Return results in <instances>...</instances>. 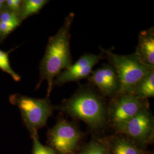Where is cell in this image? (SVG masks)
Returning <instances> with one entry per match:
<instances>
[{
    "label": "cell",
    "mask_w": 154,
    "mask_h": 154,
    "mask_svg": "<svg viewBox=\"0 0 154 154\" xmlns=\"http://www.w3.org/2000/svg\"><path fill=\"white\" fill-rule=\"evenodd\" d=\"M107 107L105 97L93 86H81L57 109L74 119L82 121L92 132H97L109 126Z\"/></svg>",
    "instance_id": "cell-1"
},
{
    "label": "cell",
    "mask_w": 154,
    "mask_h": 154,
    "mask_svg": "<svg viewBox=\"0 0 154 154\" xmlns=\"http://www.w3.org/2000/svg\"><path fill=\"white\" fill-rule=\"evenodd\" d=\"M74 17L73 13H69L58 32L50 38L40 64V81L37 87L45 80L48 83V97L53 88L55 78L72 63L70 50V30Z\"/></svg>",
    "instance_id": "cell-2"
},
{
    "label": "cell",
    "mask_w": 154,
    "mask_h": 154,
    "mask_svg": "<svg viewBox=\"0 0 154 154\" xmlns=\"http://www.w3.org/2000/svg\"><path fill=\"white\" fill-rule=\"evenodd\" d=\"M100 49L103 58L114 67L118 77L120 88L118 95L133 93L138 82L154 70V66L143 63L135 52L129 55H120L114 53L112 48Z\"/></svg>",
    "instance_id": "cell-3"
},
{
    "label": "cell",
    "mask_w": 154,
    "mask_h": 154,
    "mask_svg": "<svg viewBox=\"0 0 154 154\" xmlns=\"http://www.w3.org/2000/svg\"><path fill=\"white\" fill-rule=\"evenodd\" d=\"M83 137L75 122L69 121L60 115L48 133L50 147L56 154H77L83 146Z\"/></svg>",
    "instance_id": "cell-4"
},
{
    "label": "cell",
    "mask_w": 154,
    "mask_h": 154,
    "mask_svg": "<svg viewBox=\"0 0 154 154\" xmlns=\"http://www.w3.org/2000/svg\"><path fill=\"white\" fill-rule=\"evenodd\" d=\"M15 99L32 137L38 138V130L46 125L53 113V107L50 100L48 97L40 99L26 96H21Z\"/></svg>",
    "instance_id": "cell-5"
},
{
    "label": "cell",
    "mask_w": 154,
    "mask_h": 154,
    "mask_svg": "<svg viewBox=\"0 0 154 154\" xmlns=\"http://www.w3.org/2000/svg\"><path fill=\"white\" fill-rule=\"evenodd\" d=\"M149 107L148 99H140L132 94L113 97L107 107L109 126L115 130L139 112Z\"/></svg>",
    "instance_id": "cell-6"
},
{
    "label": "cell",
    "mask_w": 154,
    "mask_h": 154,
    "mask_svg": "<svg viewBox=\"0 0 154 154\" xmlns=\"http://www.w3.org/2000/svg\"><path fill=\"white\" fill-rule=\"evenodd\" d=\"M130 138L139 148L145 149L154 143V118L149 108L139 112L115 130Z\"/></svg>",
    "instance_id": "cell-7"
},
{
    "label": "cell",
    "mask_w": 154,
    "mask_h": 154,
    "mask_svg": "<svg viewBox=\"0 0 154 154\" xmlns=\"http://www.w3.org/2000/svg\"><path fill=\"white\" fill-rule=\"evenodd\" d=\"M103 58L101 52L99 54H84L74 63H72L71 66L62 71L56 77L53 82V87L87 78L93 71L94 66Z\"/></svg>",
    "instance_id": "cell-8"
},
{
    "label": "cell",
    "mask_w": 154,
    "mask_h": 154,
    "mask_svg": "<svg viewBox=\"0 0 154 154\" xmlns=\"http://www.w3.org/2000/svg\"><path fill=\"white\" fill-rule=\"evenodd\" d=\"M89 83L103 97H115L119 93L120 85L116 72L110 63H104L92 71L87 78Z\"/></svg>",
    "instance_id": "cell-9"
},
{
    "label": "cell",
    "mask_w": 154,
    "mask_h": 154,
    "mask_svg": "<svg viewBox=\"0 0 154 154\" xmlns=\"http://www.w3.org/2000/svg\"><path fill=\"white\" fill-rule=\"evenodd\" d=\"M108 154H148L149 151L139 148L126 136L116 133L106 137Z\"/></svg>",
    "instance_id": "cell-10"
},
{
    "label": "cell",
    "mask_w": 154,
    "mask_h": 154,
    "mask_svg": "<svg viewBox=\"0 0 154 154\" xmlns=\"http://www.w3.org/2000/svg\"><path fill=\"white\" fill-rule=\"evenodd\" d=\"M135 52L143 63L154 66V27L139 33L138 45Z\"/></svg>",
    "instance_id": "cell-11"
},
{
    "label": "cell",
    "mask_w": 154,
    "mask_h": 154,
    "mask_svg": "<svg viewBox=\"0 0 154 154\" xmlns=\"http://www.w3.org/2000/svg\"><path fill=\"white\" fill-rule=\"evenodd\" d=\"M132 94L139 98L148 99L154 97V70L143 77L137 84Z\"/></svg>",
    "instance_id": "cell-12"
},
{
    "label": "cell",
    "mask_w": 154,
    "mask_h": 154,
    "mask_svg": "<svg viewBox=\"0 0 154 154\" xmlns=\"http://www.w3.org/2000/svg\"><path fill=\"white\" fill-rule=\"evenodd\" d=\"M77 154H108L106 137L94 138L83 144Z\"/></svg>",
    "instance_id": "cell-13"
},
{
    "label": "cell",
    "mask_w": 154,
    "mask_h": 154,
    "mask_svg": "<svg viewBox=\"0 0 154 154\" xmlns=\"http://www.w3.org/2000/svg\"><path fill=\"white\" fill-rule=\"evenodd\" d=\"M49 1L46 0H26L22 1V5L18 16L21 21L29 17L38 13Z\"/></svg>",
    "instance_id": "cell-14"
},
{
    "label": "cell",
    "mask_w": 154,
    "mask_h": 154,
    "mask_svg": "<svg viewBox=\"0 0 154 154\" xmlns=\"http://www.w3.org/2000/svg\"><path fill=\"white\" fill-rule=\"evenodd\" d=\"M0 69L9 74L14 81H20V76L12 69L10 65L9 54L1 50H0Z\"/></svg>",
    "instance_id": "cell-15"
},
{
    "label": "cell",
    "mask_w": 154,
    "mask_h": 154,
    "mask_svg": "<svg viewBox=\"0 0 154 154\" xmlns=\"http://www.w3.org/2000/svg\"><path fill=\"white\" fill-rule=\"evenodd\" d=\"M21 22L18 14L15 12L8 9L0 12V22L13 23L19 26Z\"/></svg>",
    "instance_id": "cell-16"
},
{
    "label": "cell",
    "mask_w": 154,
    "mask_h": 154,
    "mask_svg": "<svg viewBox=\"0 0 154 154\" xmlns=\"http://www.w3.org/2000/svg\"><path fill=\"white\" fill-rule=\"evenodd\" d=\"M33 154H56L50 147L45 146L39 141L38 138H33Z\"/></svg>",
    "instance_id": "cell-17"
},
{
    "label": "cell",
    "mask_w": 154,
    "mask_h": 154,
    "mask_svg": "<svg viewBox=\"0 0 154 154\" xmlns=\"http://www.w3.org/2000/svg\"><path fill=\"white\" fill-rule=\"evenodd\" d=\"M17 26H18L13 23L0 22V35L4 37L9 33H11Z\"/></svg>",
    "instance_id": "cell-18"
},
{
    "label": "cell",
    "mask_w": 154,
    "mask_h": 154,
    "mask_svg": "<svg viewBox=\"0 0 154 154\" xmlns=\"http://www.w3.org/2000/svg\"><path fill=\"white\" fill-rule=\"evenodd\" d=\"M5 4L8 10L15 12L18 14L22 5V1L8 0L6 1Z\"/></svg>",
    "instance_id": "cell-19"
},
{
    "label": "cell",
    "mask_w": 154,
    "mask_h": 154,
    "mask_svg": "<svg viewBox=\"0 0 154 154\" xmlns=\"http://www.w3.org/2000/svg\"><path fill=\"white\" fill-rule=\"evenodd\" d=\"M5 1H4V0H0V10L2 8V6H3V5L4 4H5Z\"/></svg>",
    "instance_id": "cell-20"
},
{
    "label": "cell",
    "mask_w": 154,
    "mask_h": 154,
    "mask_svg": "<svg viewBox=\"0 0 154 154\" xmlns=\"http://www.w3.org/2000/svg\"></svg>",
    "instance_id": "cell-21"
}]
</instances>
